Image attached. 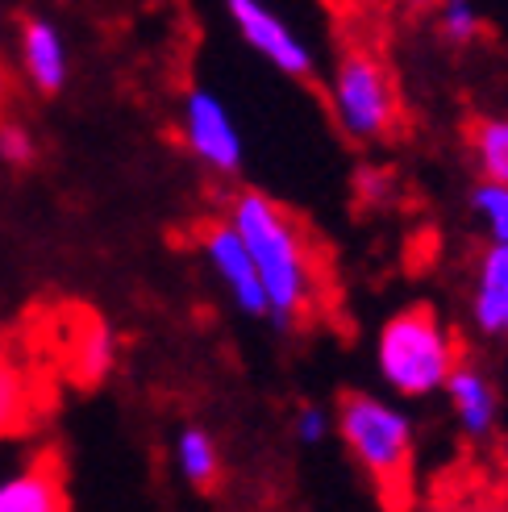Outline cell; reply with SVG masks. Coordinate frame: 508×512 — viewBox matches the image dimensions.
<instances>
[{
    "mask_svg": "<svg viewBox=\"0 0 508 512\" xmlns=\"http://www.w3.org/2000/svg\"><path fill=\"white\" fill-rule=\"evenodd\" d=\"M180 138L188 155L217 179H234L246 167V142L234 113L213 88H188L180 105Z\"/></svg>",
    "mask_w": 508,
    "mask_h": 512,
    "instance_id": "5b68a950",
    "label": "cell"
},
{
    "mask_svg": "<svg viewBox=\"0 0 508 512\" xmlns=\"http://www.w3.org/2000/svg\"><path fill=\"white\" fill-rule=\"evenodd\" d=\"M9 105V80H5V71H0V113H5Z\"/></svg>",
    "mask_w": 508,
    "mask_h": 512,
    "instance_id": "44dd1931",
    "label": "cell"
},
{
    "mask_svg": "<svg viewBox=\"0 0 508 512\" xmlns=\"http://www.w3.org/2000/svg\"><path fill=\"white\" fill-rule=\"evenodd\" d=\"M442 34L450 42H471L479 38V30H484V17H479V5L475 0H442Z\"/></svg>",
    "mask_w": 508,
    "mask_h": 512,
    "instance_id": "e0dca14e",
    "label": "cell"
},
{
    "mask_svg": "<svg viewBox=\"0 0 508 512\" xmlns=\"http://www.w3.org/2000/svg\"><path fill=\"white\" fill-rule=\"evenodd\" d=\"M34 413V388L30 375L21 371L13 354L0 350V433H17Z\"/></svg>",
    "mask_w": 508,
    "mask_h": 512,
    "instance_id": "5bb4252c",
    "label": "cell"
},
{
    "mask_svg": "<svg viewBox=\"0 0 508 512\" xmlns=\"http://www.w3.org/2000/svg\"><path fill=\"white\" fill-rule=\"evenodd\" d=\"M329 109H334L338 130L354 142L388 138L400 117L388 67L375 55H367V50L342 55V63L334 67V80H329Z\"/></svg>",
    "mask_w": 508,
    "mask_h": 512,
    "instance_id": "277c9868",
    "label": "cell"
},
{
    "mask_svg": "<svg viewBox=\"0 0 508 512\" xmlns=\"http://www.w3.org/2000/svg\"><path fill=\"white\" fill-rule=\"evenodd\" d=\"M21 75L38 96H59L71 80V50L63 30L50 17H25L17 30Z\"/></svg>",
    "mask_w": 508,
    "mask_h": 512,
    "instance_id": "ba28073f",
    "label": "cell"
},
{
    "mask_svg": "<svg viewBox=\"0 0 508 512\" xmlns=\"http://www.w3.org/2000/svg\"><path fill=\"white\" fill-rule=\"evenodd\" d=\"M471 325L484 338L508 342V242H488L471 284Z\"/></svg>",
    "mask_w": 508,
    "mask_h": 512,
    "instance_id": "30bf717a",
    "label": "cell"
},
{
    "mask_svg": "<svg viewBox=\"0 0 508 512\" xmlns=\"http://www.w3.org/2000/svg\"><path fill=\"white\" fill-rule=\"evenodd\" d=\"M38 159V138L30 125L21 121H0V163L5 167H30Z\"/></svg>",
    "mask_w": 508,
    "mask_h": 512,
    "instance_id": "ac0fdd59",
    "label": "cell"
},
{
    "mask_svg": "<svg viewBox=\"0 0 508 512\" xmlns=\"http://www.w3.org/2000/svg\"><path fill=\"white\" fill-rule=\"evenodd\" d=\"M117 363V338L105 321H88L80 334H75V354H71V367H75V379L80 383H100L109 379Z\"/></svg>",
    "mask_w": 508,
    "mask_h": 512,
    "instance_id": "4fadbf2b",
    "label": "cell"
},
{
    "mask_svg": "<svg viewBox=\"0 0 508 512\" xmlns=\"http://www.w3.org/2000/svg\"><path fill=\"white\" fill-rule=\"evenodd\" d=\"M446 400H450V413H454V425H459L471 442L479 438H492V429L500 421V392L496 383L471 367V363H459L450 375H446Z\"/></svg>",
    "mask_w": 508,
    "mask_h": 512,
    "instance_id": "9c48e42d",
    "label": "cell"
},
{
    "mask_svg": "<svg viewBox=\"0 0 508 512\" xmlns=\"http://www.w3.org/2000/svg\"><path fill=\"white\" fill-rule=\"evenodd\" d=\"M200 254H205L209 271L217 275V284L230 292L234 309L246 313V317H263V321H267V288H263V275H259V267H254L242 234L230 225V217L205 225V234H200Z\"/></svg>",
    "mask_w": 508,
    "mask_h": 512,
    "instance_id": "52a82bcc",
    "label": "cell"
},
{
    "mask_svg": "<svg viewBox=\"0 0 508 512\" xmlns=\"http://www.w3.org/2000/svg\"><path fill=\"white\" fill-rule=\"evenodd\" d=\"M175 471L188 488L196 492H213L217 479H221V450H217V438L209 429L200 425H184L180 438H175Z\"/></svg>",
    "mask_w": 508,
    "mask_h": 512,
    "instance_id": "7c38bea8",
    "label": "cell"
},
{
    "mask_svg": "<svg viewBox=\"0 0 508 512\" xmlns=\"http://www.w3.org/2000/svg\"><path fill=\"white\" fill-rule=\"evenodd\" d=\"M471 213L484 225L488 242H508V184L504 179H484L471 188Z\"/></svg>",
    "mask_w": 508,
    "mask_h": 512,
    "instance_id": "2e32d148",
    "label": "cell"
},
{
    "mask_svg": "<svg viewBox=\"0 0 508 512\" xmlns=\"http://www.w3.org/2000/svg\"><path fill=\"white\" fill-rule=\"evenodd\" d=\"M334 429L379 496L388 500L409 496V475L417 454V433L409 413H400L396 404L371 392H346L338 400Z\"/></svg>",
    "mask_w": 508,
    "mask_h": 512,
    "instance_id": "3957f363",
    "label": "cell"
},
{
    "mask_svg": "<svg viewBox=\"0 0 508 512\" xmlns=\"http://www.w3.org/2000/svg\"><path fill=\"white\" fill-rule=\"evenodd\" d=\"M230 225L242 234L254 267L267 288V321L275 329H296L317 309L321 271L313 263V250L304 229L288 217L284 204H275L267 192H238L230 200Z\"/></svg>",
    "mask_w": 508,
    "mask_h": 512,
    "instance_id": "6da1fadb",
    "label": "cell"
},
{
    "mask_svg": "<svg viewBox=\"0 0 508 512\" xmlns=\"http://www.w3.org/2000/svg\"><path fill=\"white\" fill-rule=\"evenodd\" d=\"M329 433H334V417L325 413L321 404H300L296 417H292V438L300 446H321Z\"/></svg>",
    "mask_w": 508,
    "mask_h": 512,
    "instance_id": "d6986e66",
    "label": "cell"
},
{
    "mask_svg": "<svg viewBox=\"0 0 508 512\" xmlns=\"http://www.w3.org/2000/svg\"><path fill=\"white\" fill-rule=\"evenodd\" d=\"M0 34H5V17H0Z\"/></svg>",
    "mask_w": 508,
    "mask_h": 512,
    "instance_id": "7402d4cb",
    "label": "cell"
},
{
    "mask_svg": "<svg viewBox=\"0 0 508 512\" xmlns=\"http://www.w3.org/2000/svg\"><path fill=\"white\" fill-rule=\"evenodd\" d=\"M400 5H404V9H417V13H421V9H434V5H442V0H400Z\"/></svg>",
    "mask_w": 508,
    "mask_h": 512,
    "instance_id": "ffe728a7",
    "label": "cell"
},
{
    "mask_svg": "<svg viewBox=\"0 0 508 512\" xmlns=\"http://www.w3.org/2000/svg\"><path fill=\"white\" fill-rule=\"evenodd\" d=\"M221 5L234 25V34L259 59H267L279 75H288V80H313L317 75V50L304 42L288 25V17L275 13L267 0H221Z\"/></svg>",
    "mask_w": 508,
    "mask_h": 512,
    "instance_id": "8992f818",
    "label": "cell"
},
{
    "mask_svg": "<svg viewBox=\"0 0 508 512\" xmlns=\"http://www.w3.org/2000/svg\"><path fill=\"white\" fill-rule=\"evenodd\" d=\"M459 367V342L429 304H409L379 325L375 371L400 400H425L446 388V375Z\"/></svg>",
    "mask_w": 508,
    "mask_h": 512,
    "instance_id": "7a4b0ae2",
    "label": "cell"
},
{
    "mask_svg": "<svg viewBox=\"0 0 508 512\" xmlns=\"http://www.w3.org/2000/svg\"><path fill=\"white\" fill-rule=\"evenodd\" d=\"M471 155L484 179L508 184V117H484L471 130Z\"/></svg>",
    "mask_w": 508,
    "mask_h": 512,
    "instance_id": "9a60e30c",
    "label": "cell"
},
{
    "mask_svg": "<svg viewBox=\"0 0 508 512\" xmlns=\"http://www.w3.org/2000/svg\"><path fill=\"white\" fill-rule=\"evenodd\" d=\"M63 508H71L67 488H63V475L50 458L21 467L9 479H0V512H63Z\"/></svg>",
    "mask_w": 508,
    "mask_h": 512,
    "instance_id": "8fae6325",
    "label": "cell"
}]
</instances>
